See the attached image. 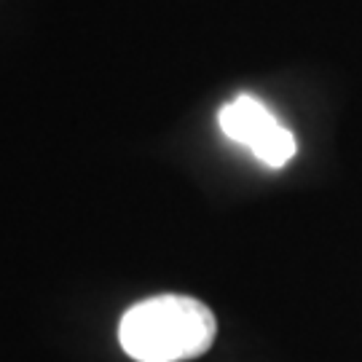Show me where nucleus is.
<instances>
[{
	"mask_svg": "<svg viewBox=\"0 0 362 362\" xmlns=\"http://www.w3.org/2000/svg\"><path fill=\"white\" fill-rule=\"evenodd\" d=\"M218 322L209 306L188 296H156L134 303L118 325L121 349L137 362H182L215 344Z\"/></svg>",
	"mask_w": 362,
	"mask_h": 362,
	"instance_id": "obj_1",
	"label": "nucleus"
},
{
	"mask_svg": "<svg viewBox=\"0 0 362 362\" xmlns=\"http://www.w3.org/2000/svg\"><path fill=\"white\" fill-rule=\"evenodd\" d=\"M218 121L228 140L250 148L266 167H285L298 151L296 134L285 129L272 110L250 94H239L233 103L223 105Z\"/></svg>",
	"mask_w": 362,
	"mask_h": 362,
	"instance_id": "obj_2",
	"label": "nucleus"
}]
</instances>
